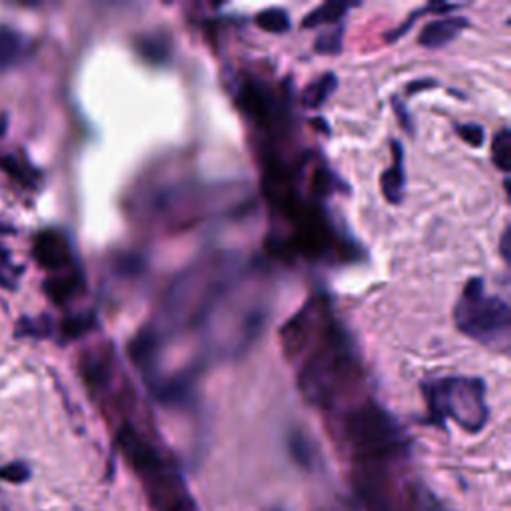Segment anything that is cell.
Returning a JSON list of instances; mask_svg holds the SVG:
<instances>
[{"mask_svg": "<svg viewBox=\"0 0 511 511\" xmlns=\"http://www.w3.org/2000/svg\"><path fill=\"white\" fill-rule=\"evenodd\" d=\"M84 292H86V280L76 266L52 274L45 282V294L56 306L72 304V302L84 296Z\"/></svg>", "mask_w": 511, "mask_h": 511, "instance_id": "9c48e42d", "label": "cell"}, {"mask_svg": "<svg viewBox=\"0 0 511 511\" xmlns=\"http://www.w3.org/2000/svg\"><path fill=\"white\" fill-rule=\"evenodd\" d=\"M4 130H6V120H4V116H0V136L4 134Z\"/></svg>", "mask_w": 511, "mask_h": 511, "instance_id": "f546056e", "label": "cell"}, {"mask_svg": "<svg viewBox=\"0 0 511 511\" xmlns=\"http://www.w3.org/2000/svg\"><path fill=\"white\" fill-rule=\"evenodd\" d=\"M358 490L368 511H396L392 506V499L388 498V491L382 488V483L378 480L366 475V478L360 480Z\"/></svg>", "mask_w": 511, "mask_h": 511, "instance_id": "5bb4252c", "label": "cell"}, {"mask_svg": "<svg viewBox=\"0 0 511 511\" xmlns=\"http://www.w3.org/2000/svg\"><path fill=\"white\" fill-rule=\"evenodd\" d=\"M26 52V38L13 29V26H0V71H8L19 64Z\"/></svg>", "mask_w": 511, "mask_h": 511, "instance_id": "4fadbf2b", "label": "cell"}, {"mask_svg": "<svg viewBox=\"0 0 511 511\" xmlns=\"http://www.w3.org/2000/svg\"><path fill=\"white\" fill-rule=\"evenodd\" d=\"M116 444L120 452L124 454L128 464L144 475L149 481H166L170 472L166 470V462L162 460L158 449H156L141 431H136L130 423H124L116 434Z\"/></svg>", "mask_w": 511, "mask_h": 511, "instance_id": "8992f818", "label": "cell"}, {"mask_svg": "<svg viewBox=\"0 0 511 511\" xmlns=\"http://www.w3.org/2000/svg\"><path fill=\"white\" fill-rule=\"evenodd\" d=\"M394 162L382 175V194L389 204H400L404 200L405 188V164H404V150L397 142H392Z\"/></svg>", "mask_w": 511, "mask_h": 511, "instance_id": "7c38bea8", "label": "cell"}, {"mask_svg": "<svg viewBox=\"0 0 511 511\" xmlns=\"http://www.w3.org/2000/svg\"><path fill=\"white\" fill-rule=\"evenodd\" d=\"M430 410L467 431H480L488 422L486 386L478 378H444L426 386Z\"/></svg>", "mask_w": 511, "mask_h": 511, "instance_id": "3957f363", "label": "cell"}, {"mask_svg": "<svg viewBox=\"0 0 511 511\" xmlns=\"http://www.w3.org/2000/svg\"><path fill=\"white\" fill-rule=\"evenodd\" d=\"M457 132H460V136L464 138V141L470 144V146H478L483 144V128L478 126V124H465V126H460L457 128Z\"/></svg>", "mask_w": 511, "mask_h": 511, "instance_id": "4316f807", "label": "cell"}, {"mask_svg": "<svg viewBox=\"0 0 511 511\" xmlns=\"http://www.w3.org/2000/svg\"><path fill=\"white\" fill-rule=\"evenodd\" d=\"M509 226H506L504 234H501V244H499V250H501V258L506 260V262H509Z\"/></svg>", "mask_w": 511, "mask_h": 511, "instance_id": "83f0119b", "label": "cell"}, {"mask_svg": "<svg viewBox=\"0 0 511 511\" xmlns=\"http://www.w3.org/2000/svg\"><path fill=\"white\" fill-rule=\"evenodd\" d=\"M491 152H493V164L504 172V175H509V168H511V134H509V128H501L499 132L493 138V146H491Z\"/></svg>", "mask_w": 511, "mask_h": 511, "instance_id": "44dd1931", "label": "cell"}, {"mask_svg": "<svg viewBox=\"0 0 511 511\" xmlns=\"http://www.w3.org/2000/svg\"><path fill=\"white\" fill-rule=\"evenodd\" d=\"M22 266H16L11 258V252L0 248V288L3 290H16L21 282Z\"/></svg>", "mask_w": 511, "mask_h": 511, "instance_id": "7402d4cb", "label": "cell"}, {"mask_svg": "<svg viewBox=\"0 0 511 511\" xmlns=\"http://www.w3.org/2000/svg\"><path fill=\"white\" fill-rule=\"evenodd\" d=\"M308 350L298 371V388L311 405L330 408L337 396L360 382V358L348 334L332 318Z\"/></svg>", "mask_w": 511, "mask_h": 511, "instance_id": "6da1fadb", "label": "cell"}, {"mask_svg": "<svg viewBox=\"0 0 511 511\" xmlns=\"http://www.w3.org/2000/svg\"><path fill=\"white\" fill-rule=\"evenodd\" d=\"M8 234H14V228L11 226V224L0 222V238H3V236H8Z\"/></svg>", "mask_w": 511, "mask_h": 511, "instance_id": "f1b7e54d", "label": "cell"}, {"mask_svg": "<svg viewBox=\"0 0 511 511\" xmlns=\"http://www.w3.org/2000/svg\"><path fill=\"white\" fill-rule=\"evenodd\" d=\"M256 24L266 32L282 34L290 29V16L282 8H266L256 14Z\"/></svg>", "mask_w": 511, "mask_h": 511, "instance_id": "ffe728a7", "label": "cell"}, {"mask_svg": "<svg viewBox=\"0 0 511 511\" xmlns=\"http://www.w3.org/2000/svg\"><path fill=\"white\" fill-rule=\"evenodd\" d=\"M32 258L40 268L56 274L74 266L72 246L66 234L56 228L40 230L32 240Z\"/></svg>", "mask_w": 511, "mask_h": 511, "instance_id": "ba28073f", "label": "cell"}, {"mask_svg": "<svg viewBox=\"0 0 511 511\" xmlns=\"http://www.w3.org/2000/svg\"><path fill=\"white\" fill-rule=\"evenodd\" d=\"M336 84H337V78L330 72L316 78V81L310 82L306 86V90L302 92V102H304V106L311 108V110L322 106V104L330 98V94L334 92Z\"/></svg>", "mask_w": 511, "mask_h": 511, "instance_id": "9a60e30c", "label": "cell"}, {"mask_svg": "<svg viewBox=\"0 0 511 511\" xmlns=\"http://www.w3.org/2000/svg\"><path fill=\"white\" fill-rule=\"evenodd\" d=\"M81 376L92 392H104L112 378L110 353L100 350H89L81 358Z\"/></svg>", "mask_w": 511, "mask_h": 511, "instance_id": "30bf717a", "label": "cell"}, {"mask_svg": "<svg viewBox=\"0 0 511 511\" xmlns=\"http://www.w3.org/2000/svg\"><path fill=\"white\" fill-rule=\"evenodd\" d=\"M0 168L8 172V175H11L16 182H21V184L26 188H34L38 184L40 172L24 158H16V156H0Z\"/></svg>", "mask_w": 511, "mask_h": 511, "instance_id": "2e32d148", "label": "cell"}, {"mask_svg": "<svg viewBox=\"0 0 511 511\" xmlns=\"http://www.w3.org/2000/svg\"><path fill=\"white\" fill-rule=\"evenodd\" d=\"M94 328V316L92 314H76L66 318L63 324H60V334H63L64 340H76L84 334H89Z\"/></svg>", "mask_w": 511, "mask_h": 511, "instance_id": "603a6c76", "label": "cell"}, {"mask_svg": "<svg viewBox=\"0 0 511 511\" xmlns=\"http://www.w3.org/2000/svg\"><path fill=\"white\" fill-rule=\"evenodd\" d=\"M328 319H330V316H328L324 302H308L280 330V342L285 356L292 360L304 356V352L314 344Z\"/></svg>", "mask_w": 511, "mask_h": 511, "instance_id": "5b68a950", "label": "cell"}, {"mask_svg": "<svg viewBox=\"0 0 511 511\" xmlns=\"http://www.w3.org/2000/svg\"><path fill=\"white\" fill-rule=\"evenodd\" d=\"M342 38H344V29L337 26L328 32H319V37L314 42V48L319 55H340L342 52Z\"/></svg>", "mask_w": 511, "mask_h": 511, "instance_id": "cb8c5ba5", "label": "cell"}, {"mask_svg": "<svg viewBox=\"0 0 511 511\" xmlns=\"http://www.w3.org/2000/svg\"><path fill=\"white\" fill-rule=\"evenodd\" d=\"M0 480H4L8 483H14V486H21L30 480V467L24 462H13L0 467Z\"/></svg>", "mask_w": 511, "mask_h": 511, "instance_id": "484cf974", "label": "cell"}, {"mask_svg": "<svg viewBox=\"0 0 511 511\" xmlns=\"http://www.w3.org/2000/svg\"><path fill=\"white\" fill-rule=\"evenodd\" d=\"M465 26L467 21L462 19V16H444V19L431 21L423 26L418 42L426 48L446 47L447 42H452L460 37Z\"/></svg>", "mask_w": 511, "mask_h": 511, "instance_id": "8fae6325", "label": "cell"}, {"mask_svg": "<svg viewBox=\"0 0 511 511\" xmlns=\"http://www.w3.org/2000/svg\"><path fill=\"white\" fill-rule=\"evenodd\" d=\"M138 52H141L144 60H149L152 64L166 63L170 56V40L164 34H152V37H142L136 45Z\"/></svg>", "mask_w": 511, "mask_h": 511, "instance_id": "ac0fdd59", "label": "cell"}, {"mask_svg": "<svg viewBox=\"0 0 511 511\" xmlns=\"http://www.w3.org/2000/svg\"><path fill=\"white\" fill-rule=\"evenodd\" d=\"M274 511H282V509H274Z\"/></svg>", "mask_w": 511, "mask_h": 511, "instance_id": "4dcf8cb0", "label": "cell"}, {"mask_svg": "<svg viewBox=\"0 0 511 511\" xmlns=\"http://www.w3.org/2000/svg\"><path fill=\"white\" fill-rule=\"evenodd\" d=\"M456 324L475 342L496 350L509 348L511 310L499 296H488L481 278H472L465 284L462 298L454 310Z\"/></svg>", "mask_w": 511, "mask_h": 511, "instance_id": "7a4b0ae2", "label": "cell"}, {"mask_svg": "<svg viewBox=\"0 0 511 511\" xmlns=\"http://www.w3.org/2000/svg\"><path fill=\"white\" fill-rule=\"evenodd\" d=\"M52 332V324H50V318H38V319H32V318H22L19 326H16V336L22 337H48Z\"/></svg>", "mask_w": 511, "mask_h": 511, "instance_id": "d4e9b609", "label": "cell"}, {"mask_svg": "<svg viewBox=\"0 0 511 511\" xmlns=\"http://www.w3.org/2000/svg\"><path fill=\"white\" fill-rule=\"evenodd\" d=\"M344 430L352 447L366 457L397 456L405 441L400 423L374 402L352 410Z\"/></svg>", "mask_w": 511, "mask_h": 511, "instance_id": "277c9868", "label": "cell"}, {"mask_svg": "<svg viewBox=\"0 0 511 511\" xmlns=\"http://www.w3.org/2000/svg\"><path fill=\"white\" fill-rule=\"evenodd\" d=\"M238 104L244 110V115L252 118L258 126L266 130L285 126V110L282 106V100L276 97L270 86L254 81V78L242 82Z\"/></svg>", "mask_w": 511, "mask_h": 511, "instance_id": "52a82bcc", "label": "cell"}, {"mask_svg": "<svg viewBox=\"0 0 511 511\" xmlns=\"http://www.w3.org/2000/svg\"><path fill=\"white\" fill-rule=\"evenodd\" d=\"M350 4H342V3H326L322 6H318L311 11L304 21H302V26L304 29H318V26L324 24H334L337 21H342V16L350 11Z\"/></svg>", "mask_w": 511, "mask_h": 511, "instance_id": "d6986e66", "label": "cell"}, {"mask_svg": "<svg viewBox=\"0 0 511 511\" xmlns=\"http://www.w3.org/2000/svg\"><path fill=\"white\" fill-rule=\"evenodd\" d=\"M288 447H290V456L292 460L296 462L302 470H311L316 465V446L306 434L302 431H294L288 439Z\"/></svg>", "mask_w": 511, "mask_h": 511, "instance_id": "e0dca14e", "label": "cell"}]
</instances>
